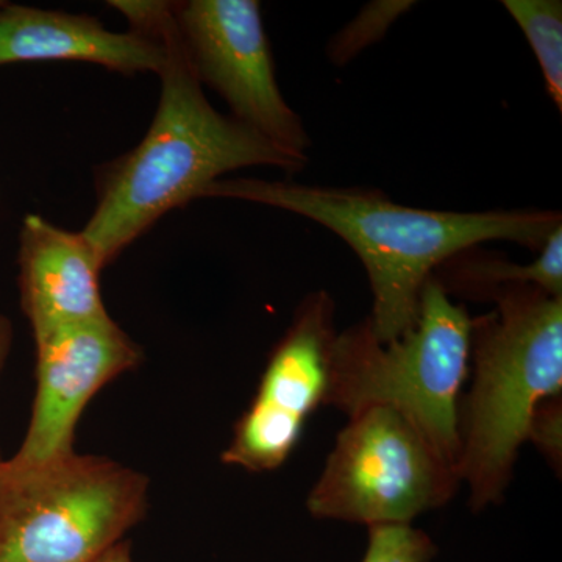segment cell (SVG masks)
<instances>
[{"label": "cell", "mask_w": 562, "mask_h": 562, "mask_svg": "<svg viewBox=\"0 0 562 562\" xmlns=\"http://www.w3.org/2000/svg\"><path fill=\"white\" fill-rule=\"evenodd\" d=\"M133 29L154 33L165 49L161 99L149 132L105 172L85 238L103 266L113 261L162 214L187 205L224 173L249 166L288 172L306 168L297 157L214 110L181 40L172 7L162 2H111Z\"/></svg>", "instance_id": "obj_1"}, {"label": "cell", "mask_w": 562, "mask_h": 562, "mask_svg": "<svg viewBox=\"0 0 562 562\" xmlns=\"http://www.w3.org/2000/svg\"><path fill=\"white\" fill-rule=\"evenodd\" d=\"M203 198L291 211L349 244L368 273L373 295L368 321L382 342L412 330L422 290L443 262L487 241H512L539 251L562 225L557 210H424L392 202L379 191L258 179L214 181Z\"/></svg>", "instance_id": "obj_2"}, {"label": "cell", "mask_w": 562, "mask_h": 562, "mask_svg": "<svg viewBox=\"0 0 562 562\" xmlns=\"http://www.w3.org/2000/svg\"><path fill=\"white\" fill-rule=\"evenodd\" d=\"M484 301L495 310L473 319L471 387L458 409V471L473 512L502 501L532 414L562 395V297L512 284Z\"/></svg>", "instance_id": "obj_3"}, {"label": "cell", "mask_w": 562, "mask_h": 562, "mask_svg": "<svg viewBox=\"0 0 562 562\" xmlns=\"http://www.w3.org/2000/svg\"><path fill=\"white\" fill-rule=\"evenodd\" d=\"M472 327L468 310L431 277L416 324L401 338L379 341L368 319L338 333L325 406L349 417L369 406L397 409L458 468V409L471 375Z\"/></svg>", "instance_id": "obj_4"}, {"label": "cell", "mask_w": 562, "mask_h": 562, "mask_svg": "<svg viewBox=\"0 0 562 562\" xmlns=\"http://www.w3.org/2000/svg\"><path fill=\"white\" fill-rule=\"evenodd\" d=\"M149 480L76 452L0 460V562H92L144 519Z\"/></svg>", "instance_id": "obj_5"}, {"label": "cell", "mask_w": 562, "mask_h": 562, "mask_svg": "<svg viewBox=\"0 0 562 562\" xmlns=\"http://www.w3.org/2000/svg\"><path fill=\"white\" fill-rule=\"evenodd\" d=\"M461 486L457 465L405 414L369 406L339 431L306 509L319 520L412 525L441 508Z\"/></svg>", "instance_id": "obj_6"}, {"label": "cell", "mask_w": 562, "mask_h": 562, "mask_svg": "<svg viewBox=\"0 0 562 562\" xmlns=\"http://www.w3.org/2000/svg\"><path fill=\"white\" fill-rule=\"evenodd\" d=\"M184 49L202 83L220 92L243 122L297 157L312 146L284 101L257 0H191L172 7Z\"/></svg>", "instance_id": "obj_7"}, {"label": "cell", "mask_w": 562, "mask_h": 562, "mask_svg": "<svg viewBox=\"0 0 562 562\" xmlns=\"http://www.w3.org/2000/svg\"><path fill=\"white\" fill-rule=\"evenodd\" d=\"M336 306L328 292L310 294L273 347L257 394L236 422L221 461L261 473L281 468L294 452L306 420L325 406L336 336Z\"/></svg>", "instance_id": "obj_8"}, {"label": "cell", "mask_w": 562, "mask_h": 562, "mask_svg": "<svg viewBox=\"0 0 562 562\" xmlns=\"http://www.w3.org/2000/svg\"><path fill=\"white\" fill-rule=\"evenodd\" d=\"M35 344V402L24 441L9 458L16 464L74 453L77 424L88 403L143 360L139 347L111 317L60 328Z\"/></svg>", "instance_id": "obj_9"}, {"label": "cell", "mask_w": 562, "mask_h": 562, "mask_svg": "<svg viewBox=\"0 0 562 562\" xmlns=\"http://www.w3.org/2000/svg\"><path fill=\"white\" fill-rule=\"evenodd\" d=\"M20 243L21 305L35 339L110 317L99 288L105 266L83 233L63 231L29 214Z\"/></svg>", "instance_id": "obj_10"}, {"label": "cell", "mask_w": 562, "mask_h": 562, "mask_svg": "<svg viewBox=\"0 0 562 562\" xmlns=\"http://www.w3.org/2000/svg\"><path fill=\"white\" fill-rule=\"evenodd\" d=\"M52 60L95 63L125 74L160 72L165 49L154 33L139 29L110 32L95 18L3 3L0 66Z\"/></svg>", "instance_id": "obj_11"}, {"label": "cell", "mask_w": 562, "mask_h": 562, "mask_svg": "<svg viewBox=\"0 0 562 562\" xmlns=\"http://www.w3.org/2000/svg\"><path fill=\"white\" fill-rule=\"evenodd\" d=\"M447 294L484 301L492 291L512 284H535L562 297V225L549 236L531 265H516L479 247L461 251L432 273Z\"/></svg>", "instance_id": "obj_12"}, {"label": "cell", "mask_w": 562, "mask_h": 562, "mask_svg": "<svg viewBox=\"0 0 562 562\" xmlns=\"http://www.w3.org/2000/svg\"><path fill=\"white\" fill-rule=\"evenodd\" d=\"M503 7L527 36L541 68L547 92L562 110L561 0H503Z\"/></svg>", "instance_id": "obj_13"}, {"label": "cell", "mask_w": 562, "mask_h": 562, "mask_svg": "<svg viewBox=\"0 0 562 562\" xmlns=\"http://www.w3.org/2000/svg\"><path fill=\"white\" fill-rule=\"evenodd\" d=\"M413 2H372L331 40L330 60L336 65H346L361 50L382 40L398 16L412 9Z\"/></svg>", "instance_id": "obj_14"}, {"label": "cell", "mask_w": 562, "mask_h": 562, "mask_svg": "<svg viewBox=\"0 0 562 562\" xmlns=\"http://www.w3.org/2000/svg\"><path fill=\"white\" fill-rule=\"evenodd\" d=\"M438 547L427 532L413 525L369 528L368 549L361 562H431Z\"/></svg>", "instance_id": "obj_15"}, {"label": "cell", "mask_w": 562, "mask_h": 562, "mask_svg": "<svg viewBox=\"0 0 562 562\" xmlns=\"http://www.w3.org/2000/svg\"><path fill=\"white\" fill-rule=\"evenodd\" d=\"M528 441L538 447L554 471L562 462V395L547 398L532 414Z\"/></svg>", "instance_id": "obj_16"}, {"label": "cell", "mask_w": 562, "mask_h": 562, "mask_svg": "<svg viewBox=\"0 0 562 562\" xmlns=\"http://www.w3.org/2000/svg\"><path fill=\"white\" fill-rule=\"evenodd\" d=\"M11 342H13V327L9 317L0 314V373L3 371L7 358H9L11 350Z\"/></svg>", "instance_id": "obj_17"}, {"label": "cell", "mask_w": 562, "mask_h": 562, "mask_svg": "<svg viewBox=\"0 0 562 562\" xmlns=\"http://www.w3.org/2000/svg\"><path fill=\"white\" fill-rule=\"evenodd\" d=\"M92 562H133L132 543L128 541L114 543L111 549Z\"/></svg>", "instance_id": "obj_18"}, {"label": "cell", "mask_w": 562, "mask_h": 562, "mask_svg": "<svg viewBox=\"0 0 562 562\" xmlns=\"http://www.w3.org/2000/svg\"><path fill=\"white\" fill-rule=\"evenodd\" d=\"M2 5H3V2H0V7H2Z\"/></svg>", "instance_id": "obj_19"}, {"label": "cell", "mask_w": 562, "mask_h": 562, "mask_svg": "<svg viewBox=\"0 0 562 562\" xmlns=\"http://www.w3.org/2000/svg\"><path fill=\"white\" fill-rule=\"evenodd\" d=\"M0 460H2V457H0Z\"/></svg>", "instance_id": "obj_20"}]
</instances>
